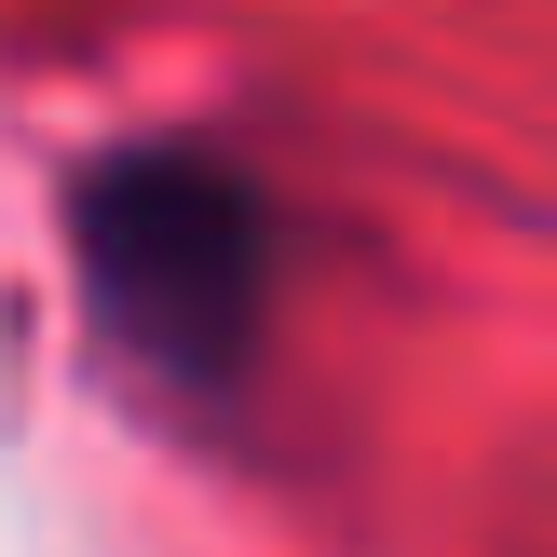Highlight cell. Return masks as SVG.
<instances>
[{
    "mask_svg": "<svg viewBox=\"0 0 557 557\" xmlns=\"http://www.w3.org/2000/svg\"><path fill=\"white\" fill-rule=\"evenodd\" d=\"M82 286L163 395H232L272 326V205L205 150H123L82 190Z\"/></svg>",
    "mask_w": 557,
    "mask_h": 557,
    "instance_id": "6da1fadb",
    "label": "cell"
}]
</instances>
